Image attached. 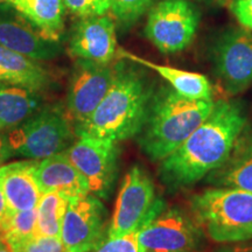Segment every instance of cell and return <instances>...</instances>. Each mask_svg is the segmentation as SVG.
<instances>
[{
  "label": "cell",
  "instance_id": "6da1fadb",
  "mask_svg": "<svg viewBox=\"0 0 252 252\" xmlns=\"http://www.w3.org/2000/svg\"><path fill=\"white\" fill-rule=\"evenodd\" d=\"M247 126L243 104L234 99L215 100L202 124L179 149L160 161L162 184L171 190H178L207 178L226 161Z\"/></svg>",
  "mask_w": 252,
  "mask_h": 252
},
{
  "label": "cell",
  "instance_id": "7a4b0ae2",
  "mask_svg": "<svg viewBox=\"0 0 252 252\" xmlns=\"http://www.w3.org/2000/svg\"><path fill=\"white\" fill-rule=\"evenodd\" d=\"M118 59L111 88L89 121L76 131L77 135L119 143L137 137L143 127L157 87L146 68L130 60Z\"/></svg>",
  "mask_w": 252,
  "mask_h": 252
},
{
  "label": "cell",
  "instance_id": "3957f363",
  "mask_svg": "<svg viewBox=\"0 0 252 252\" xmlns=\"http://www.w3.org/2000/svg\"><path fill=\"white\" fill-rule=\"evenodd\" d=\"M215 100L188 99L171 87L157 88L137 140L153 161H161L181 146L212 112Z\"/></svg>",
  "mask_w": 252,
  "mask_h": 252
},
{
  "label": "cell",
  "instance_id": "277c9868",
  "mask_svg": "<svg viewBox=\"0 0 252 252\" xmlns=\"http://www.w3.org/2000/svg\"><path fill=\"white\" fill-rule=\"evenodd\" d=\"M190 209L195 220L216 243L231 244L252 239V193L214 187L194 195Z\"/></svg>",
  "mask_w": 252,
  "mask_h": 252
},
{
  "label": "cell",
  "instance_id": "5b68a950",
  "mask_svg": "<svg viewBox=\"0 0 252 252\" xmlns=\"http://www.w3.org/2000/svg\"><path fill=\"white\" fill-rule=\"evenodd\" d=\"M76 138L74 122L65 108L60 105L42 106L7 134L12 156L31 160L64 152Z\"/></svg>",
  "mask_w": 252,
  "mask_h": 252
},
{
  "label": "cell",
  "instance_id": "8992f818",
  "mask_svg": "<svg viewBox=\"0 0 252 252\" xmlns=\"http://www.w3.org/2000/svg\"><path fill=\"white\" fill-rule=\"evenodd\" d=\"M163 202L156 196V187L143 167L135 165L123 179L108 237L116 238L138 231L163 209Z\"/></svg>",
  "mask_w": 252,
  "mask_h": 252
},
{
  "label": "cell",
  "instance_id": "52a82bcc",
  "mask_svg": "<svg viewBox=\"0 0 252 252\" xmlns=\"http://www.w3.org/2000/svg\"><path fill=\"white\" fill-rule=\"evenodd\" d=\"M200 19L190 0H160L149 11L144 33L162 54H175L194 40Z\"/></svg>",
  "mask_w": 252,
  "mask_h": 252
},
{
  "label": "cell",
  "instance_id": "ba28073f",
  "mask_svg": "<svg viewBox=\"0 0 252 252\" xmlns=\"http://www.w3.org/2000/svg\"><path fill=\"white\" fill-rule=\"evenodd\" d=\"M203 230L181 208L163 209L138 230L140 252H197Z\"/></svg>",
  "mask_w": 252,
  "mask_h": 252
},
{
  "label": "cell",
  "instance_id": "9c48e42d",
  "mask_svg": "<svg viewBox=\"0 0 252 252\" xmlns=\"http://www.w3.org/2000/svg\"><path fill=\"white\" fill-rule=\"evenodd\" d=\"M63 153L84 176L91 194L102 198L109 196L118 174L117 141L81 134Z\"/></svg>",
  "mask_w": 252,
  "mask_h": 252
},
{
  "label": "cell",
  "instance_id": "30bf717a",
  "mask_svg": "<svg viewBox=\"0 0 252 252\" xmlns=\"http://www.w3.org/2000/svg\"><path fill=\"white\" fill-rule=\"evenodd\" d=\"M115 80V63H97L76 59L69 81L67 110L78 130L98 108Z\"/></svg>",
  "mask_w": 252,
  "mask_h": 252
},
{
  "label": "cell",
  "instance_id": "8fae6325",
  "mask_svg": "<svg viewBox=\"0 0 252 252\" xmlns=\"http://www.w3.org/2000/svg\"><path fill=\"white\" fill-rule=\"evenodd\" d=\"M216 76L230 94L243 93L252 84V33L245 28H230L213 46Z\"/></svg>",
  "mask_w": 252,
  "mask_h": 252
},
{
  "label": "cell",
  "instance_id": "7c38bea8",
  "mask_svg": "<svg viewBox=\"0 0 252 252\" xmlns=\"http://www.w3.org/2000/svg\"><path fill=\"white\" fill-rule=\"evenodd\" d=\"M106 210L94 195L70 198L62 220L65 252H94L103 243Z\"/></svg>",
  "mask_w": 252,
  "mask_h": 252
},
{
  "label": "cell",
  "instance_id": "4fadbf2b",
  "mask_svg": "<svg viewBox=\"0 0 252 252\" xmlns=\"http://www.w3.org/2000/svg\"><path fill=\"white\" fill-rule=\"evenodd\" d=\"M116 23L109 14L81 18L72 26L68 43L71 58L108 64L117 58Z\"/></svg>",
  "mask_w": 252,
  "mask_h": 252
},
{
  "label": "cell",
  "instance_id": "5bb4252c",
  "mask_svg": "<svg viewBox=\"0 0 252 252\" xmlns=\"http://www.w3.org/2000/svg\"><path fill=\"white\" fill-rule=\"evenodd\" d=\"M0 46L35 61L53 60L62 52L60 42L43 37L6 2L0 5Z\"/></svg>",
  "mask_w": 252,
  "mask_h": 252
},
{
  "label": "cell",
  "instance_id": "9a60e30c",
  "mask_svg": "<svg viewBox=\"0 0 252 252\" xmlns=\"http://www.w3.org/2000/svg\"><path fill=\"white\" fill-rule=\"evenodd\" d=\"M35 178L41 194L58 191L68 200L90 194L89 185L64 153L37 160Z\"/></svg>",
  "mask_w": 252,
  "mask_h": 252
},
{
  "label": "cell",
  "instance_id": "2e32d148",
  "mask_svg": "<svg viewBox=\"0 0 252 252\" xmlns=\"http://www.w3.org/2000/svg\"><path fill=\"white\" fill-rule=\"evenodd\" d=\"M37 160L0 165V185L4 190L9 212L36 208L41 190L35 178Z\"/></svg>",
  "mask_w": 252,
  "mask_h": 252
},
{
  "label": "cell",
  "instance_id": "e0dca14e",
  "mask_svg": "<svg viewBox=\"0 0 252 252\" xmlns=\"http://www.w3.org/2000/svg\"><path fill=\"white\" fill-rule=\"evenodd\" d=\"M214 187L236 188L252 193V131L242 132L226 161L207 176Z\"/></svg>",
  "mask_w": 252,
  "mask_h": 252
},
{
  "label": "cell",
  "instance_id": "ac0fdd59",
  "mask_svg": "<svg viewBox=\"0 0 252 252\" xmlns=\"http://www.w3.org/2000/svg\"><path fill=\"white\" fill-rule=\"evenodd\" d=\"M117 58L130 60V61L138 63V64L143 65L146 69L157 72L160 77L167 82V84L176 94L185 97V98L194 100L213 99L212 83L208 80V77L202 74L181 70V69L169 67V65L158 64V63L151 62L149 60H145L140 56H137L119 48Z\"/></svg>",
  "mask_w": 252,
  "mask_h": 252
},
{
  "label": "cell",
  "instance_id": "d6986e66",
  "mask_svg": "<svg viewBox=\"0 0 252 252\" xmlns=\"http://www.w3.org/2000/svg\"><path fill=\"white\" fill-rule=\"evenodd\" d=\"M0 75L11 86L43 91L52 84L49 71L39 61L0 46Z\"/></svg>",
  "mask_w": 252,
  "mask_h": 252
},
{
  "label": "cell",
  "instance_id": "ffe728a7",
  "mask_svg": "<svg viewBox=\"0 0 252 252\" xmlns=\"http://www.w3.org/2000/svg\"><path fill=\"white\" fill-rule=\"evenodd\" d=\"M6 4L26 19L43 37L58 42L61 39L65 8L63 0H7Z\"/></svg>",
  "mask_w": 252,
  "mask_h": 252
},
{
  "label": "cell",
  "instance_id": "44dd1931",
  "mask_svg": "<svg viewBox=\"0 0 252 252\" xmlns=\"http://www.w3.org/2000/svg\"><path fill=\"white\" fill-rule=\"evenodd\" d=\"M42 106L36 91L11 84L0 86V131L17 127Z\"/></svg>",
  "mask_w": 252,
  "mask_h": 252
},
{
  "label": "cell",
  "instance_id": "7402d4cb",
  "mask_svg": "<svg viewBox=\"0 0 252 252\" xmlns=\"http://www.w3.org/2000/svg\"><path fill=\"white\" fill-rule=\"evenodd\" d=\"M68 202V198L58 191L42 194L36 206V235L61 237L62 220L67 210Z\"/></svg>",
  "mask_w": 252,
  "mask_h": 252
},
{
  "label": "cell",
  "instance_id": "603a6c76",
  "mask_svg": "<svg viewBox=\"0 0 252 252\" xmlns=\"http://www.w3.org/2000/svg\"><path fill=\"white\" fill-rule=\"evenodd\" d=\"M36 208L9 213L7 219L1 224L2 231H4L2 239L7 242L11 248L17 247L18 244L36 235Z\"/></svg>",
  "mask_w": 252,
  "mask_h": 252
},
{
  "label": "cell",
  "instance_id": "cb8c5ba5",
  "mask_svg": "<svg viewBox=\"0 0 252 252\" xmlns=\"http://www.w3.org/2000/svg\"><path fill=\"white\" fill-rule=\"evenodd\" d=\"M157 0H111L110 14L122 31L133 27L150 11Z\"/></svg>",
  "mask_w": 252,
  "mask_h": 252
},
{
  "label": "cell",
  "instance_id": "d4e9b609",
  "mask_svg": "<svg viewBox=\"0 0 252 252\" xmlns=\"http://www.w3.org/2000/svg\"><path fill=\"white\" fill-rule=\"evenodd\" d=\"M65 8L77 18H89L110 13L111 0H63Z\"/></svg>",
  "mask_w": 252,
  "mask_h": 252
},
{
  "label": "cell",
  "instance_id": "484cf974",
  "mask_svg": "<svg viewBox=\"0 0 252 252\" xmlns=\"http://www.w3.org/2000/svg\"><path fill=\"white\" fill-rule=\"evenodd\" d=\"M13 252H65L61 237L35 235L12 248Z\"/></svg>",
  "mask_w": 252,
  "mask_h": 252
},
{
  "label": "cell",
  "instance_id": "4316f807",
  "mask_svg": "<svg viewBox=\"0 0 252 252\" xmlns=\"http://www.w3.org/2000/svg\"><path fill=\"white\" fill-rule=\"evenodd\" d=\"M94 252H140L138 231L116 238H106Z\"/></svg>",
  "mask_w": 252,
  "mask_h": 252
},
{
  "label": "cell",
  "instance_id": "83f0119b",
  "mask_svg": "<svg viewBox=\"0 0 252 252\" xmlns=\"http://www.w3.org/2000/svg\"><path fill=\"white\" fill-rule=\"evenodd\" d=\"M230 9L242 27L252 31V0H231Z\"/></svg>",
  "mask_w": 252,
  "mask_h": 252
},
{
  "label": "cell",
  "instance_id": "f1b7e54d",
  "mask_svg": "<svg viewBox=\"0 0 252 252\" xmlns=\"http://www.w3.org/2000/svg\"><path fill=\"white\" fill-rule=\"evenodd\" d=\"M215 252H252V243L239 242V243H231V245L217 249Z\"/></svg>",
  "mask_w": 252,
  "mask_h": 252
},
{
  "label": "cell",
  "instance_id": "f546056e",
  "mask_svg": "<svg viewBox=\"0 0 252 252\" xmlns=\"http://www.w3.org/2000/svg\"><path fill=\"white\" fill-rule=\"evenodd\" d=\"M12 156L11 147H9L7 135L0 134V165L7 160L9 157Z\"/></svg>",
  "mask_w": 252,
  "mask_h": 252
},
{
  "label": "cell",
  "instance_id": "4dcf8cb0",
  "mask_svg": "<svg viewBox=\"0 0 252 252\" xmlns=\"http://www.w3.org/2000/svg\"><path fill=\"white\" fill-rule=\"evenodd\" d=\"M11 213L8 209L7 201H6L4 190H2L1 185H0V225L2 224V222L7 219L8 214Z\"/></svg>",
  "mask_w": 252,
  "mask_h": 252
},
{
  "label": "cell",
  "instance_id": "1f68e13d",
  "mask_svg": "<svg viewBox=\"0 0 252 252\" xmlns=\"http://www.w3.org/2000/svg\"><path fill=\"white\" fill-rule=\"evenodd\" d=\"M193 1L201 2V4H204V5L215 6V5H223L226 0H193Z\"/></svg>",
  "mask_w": 252,
  "mask_h": 252
},
{
  "label": "cell",
  "instance_id": "d6a6232c",
  "mask_svg": "<svg viewBox=\"0 0 252 252\" xmlns=\"http://www.w3.org/2000/svg\"><path fill=\"white\" fill-rule=\"evenodd\" d=\"M0 252H13V250L9 247L7 242L4 241V239H0Z\"/></svg>",
  "mask_w": 252,
  "mask_h": 252
},
{
  "label": "cell",
  "instance_id": "836d02e7",
  "mask_svg": "<svg viewBox=\"0 0 252 252\" xmlns=\"http://www.w3.org/2000/svg\"><path fill=\"white\" fill-rule=\"evenodd\" d=\"M5 84H7L5 82V80H4V77L1 76V75H0V86H5Z\"/></svg>",
  "mask_w": 252,
  "mask_h": 252
},
{
  "label": "cell",
  "instance_id": "e575fe53",
  "mask_svg": "<svg viewBox=\"0 0 252 252\" xmlns=\"http://www.w3.org/2000/svg\"><path fill=\"white\" fill-rule=\"evenodd\" d=\"M2 237H4V231H2L1 225H0V239H2Z\"/></svg>",
  "mask_w": 252,
  "mask_h": 252
},
{
  "label": "cell",
  "instance_id": "d590c367",
  "mask_svg": "<svg viewBox=\"0 0 252 252\" xmlns=\"http://www.w3.org/2000/svg\"><path fill=\"white\" fill-rule=\"evenodd\" d=\"M6 1H7V0H0V5H1V4H5Z\"/></svg>",
  "mask_w": 252,
  "mask_h": 252
}]
</instances>
